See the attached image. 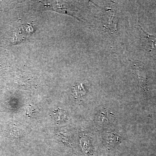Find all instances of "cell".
Here are the masks:
<instances>
[{
  "instance_id": "obj_1",
  "label": "cell",
  "mask_w": 156,
  "mask_h": 156,
  "mask_svg": "<svg viewBox=\"0 0 156 156\" xmlns=\"http://www.w3.org/2000/svg\"><path fill=\"white\" fill-rule=\"evenodd\" d=\"M139 26L140 30L143 32L144 45L150 51L156 50V36L151 35L150 34L145 32L140 26Z\"/></svg>"
},
{
  "instance_id": "obj_2",
  "label": "cell",
  "mask_w": 156,
  "mask_h": 156,
  "mask_svg": "<svg viewBox=\"0 0 156 156\" xmlns=\"http://www.w3.org/2000/svg\"><path fill=\"white\" fill-rule=\"evenodd\" d=\"M134 74L138 78L140 85L144 88L146 85V76L143 67L139 65H135Z\"/></svg>"
},
{
  "instance_id": "obj_3",
  "label": "cell",
  "mask_w": 156,
  "mask_h": 156,
  "mask_svg": "<svg viewBox=\"0 0 156 156\" xmlns=\"http://www.w3.org/2000/svg\"><path fill=\"white\" fill-rule=\"evenodd\" d=\"M73 95L76 98L83 97L85 95L86 92L83 86L80 84H79V85L77 84L73 87Z\"/></svg>"
}]
</instances>
